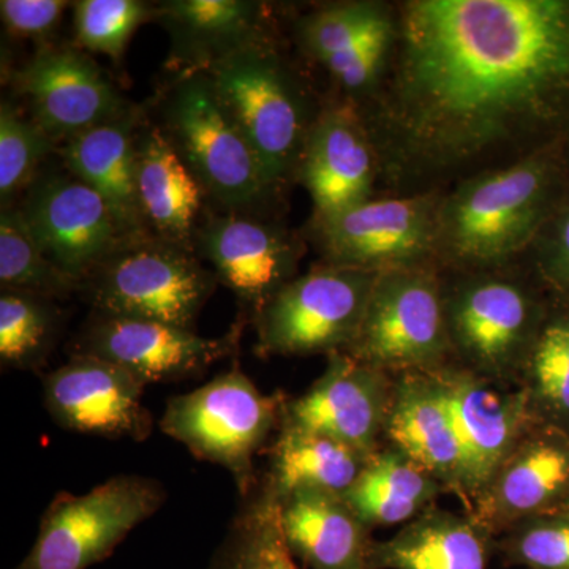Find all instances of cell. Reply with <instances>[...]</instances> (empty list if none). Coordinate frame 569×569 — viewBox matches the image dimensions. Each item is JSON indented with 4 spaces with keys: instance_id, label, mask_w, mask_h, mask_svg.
<instances>
[{
    "instance_id": "cell-1",
    "label": "cell",
    "mask_w": 569,
    "mask_h": 569,
    "mask_svg": "<svg viewBox=\"0 0 569 569\" xmlns=\"http://www.w3.org/2000/svg\"><path fill=\"white\" fill-rule=\"evenodd\" d=\"M389 126L443 167L569 126V0H418L400 24Z\"/></svg>"
},
{
    "instance_id": "cell-2",
    "label": "cell",
    "mask_w": 569,
    "mask_h": 569,
    "mask_svg": "<svg viewBox=\"0 0 569 569\" xmlns=\"http://www.w3.org/2000/svg\"><path fill=\"white\" fill-rule=\"evenodd\" d=\"M219 282L194 253L157 236L129 238L81 283L96 313L194 331Z\"/></svg>"
},
{
    "instance_id": "cell-3",
    "label": "cell",
    "mask_w": 569,
    "mask_h": 569,
    "mask_svg": "<svg viewBox=\"0 0 569 569\" xmlns=\"http://www.w3.org/2000/svg\"><path fill=\"white\" fill-rule=\"evenodd\" d=\"M159 129L222 212L252 213L271 197L274 189L208 74L174 78Z\"/></svg>"
},
{
    "instance_id": "cell-4",
    "label": "cell",
    "mask_w": 569,
    "mask_h": 569,
    "mask_svg": "<svg viewBox=\"0 0 569 569\" xmlns=\"http://www.w3.org/2000/svg\"><path fill=\"white\" fill-rule=\"evenodd\" d=\"M556 170L529 157L460 187L437 217V239L463 261L492 263L519 252L552 216Z\"/></svg>"
},
{
    "instance_id": "cell-5",
    "label": "cell",
    "mask_w": 569,
    "mask_h": 569,
    "mask_svg": "<svg viewBox=\"0 0 569 569\" xmlns=\"http://www.w3.org/2000/svg\"><path fill=\"white\" fill-rule=\"evenodd\" d=\"M279 415V400L263 395L234 365L203 387L170 397L159 426L194 459L224 468L246 498L254 488V456Z\"/></svg>"
},
{
    "instance_id": "cell-6",
    "label": "cell",
    "mask_w": 569,
    "mask_h": 569,
    "mask_svg": "<svg viewBox=\"0 0 569 569\" xmlns=\"http://www.w3.org/2000/svg\"><path fill=\"white\" fill-rule=\"evenodd\" d=\"M206 74L276 189L298 170L313 126L295 78L269 41L228 56Z\"/></svg>"
},
{
    "instance_id": "cell-7",
    "label": "cell",
    "mask_w": 569,
    "mask_h": 569,
    "mask_svg": "<svg viewBox=\"0 0 569 569\" xmlns=\"http://www.w3.org/2000/svg\"><path fill=\"white\" fill-rule=\"evenodd\" d=\"M167 500L157 479L118 475L82 496H56L28 556L13 569H89L152 518Z\"/></svg>"
},
{
    "instance_id": "cell-8",
    "label": "cell",
    "mask_w": 569,
    "mask_h": 569,
    "mask_svg": "<svg viewBox=\"0 0 569 569\" xmlns=\"http://www.w3.org/2000/svg\"><path fill=\"white\" fill-rule=\"evenodd\" d=\"M377 277L367 269L328 264L291 280L254 316V351L290 356L350 347Z\"/></svg>"
},
{
    "instance_id": "cell-9",
    "label": "cell",
    "mask_w": 569,
    "mask_h": 569,
    "mask_svg": "<svg viewBox=\"0 0 569 569\" xmlns=\"http://www.w3.org/2000/svg\"><path fill=\"white\" fill-rule=\"evenodd\" d=\"M17 208L44 254L80 283L130 238L103 198L67 168L41 171Z\"/></svg>"
},
{
    "instance_id": "cell-10",
    "label": "cell",
    "mask_w": 569,
    "mask_h": 569,
    "mask_svg": "<svg viewBox=\"0 0 569 569\" xmlns=\"http://www.w3.org/2000/svg\"><path fill=\"white\" fill-rule=\"evenodd\" d=\"M244 326L246 321L238 320L223 336L201 337L178 326L96 313L74 340L71 355L112 362L146 387L174 383L201 376L234 355Z\"/></svg>"
},
{
    "instance_id": "cell-11",
    "label": "cell",
    "mask_w": 569,
    "mask_h": 569,
    "mask_svg": "<svg viewBox=\"0 0 569 569\" xmlns=\"http://www.w3.org/2000/svg\"><path fill=\"white\" fill-rule=\"evenodd\" d=\"M13 88L28 102L32 121L56 142L70 141L132 108L77 48H40L13 74Z\"/></svg>"
},
{
    "instance_id": "cell-12",
    "label": "cell",
    "mask_w": 569,
    "mask_h": 569,
    "mask_svg": "<svg viewBox=\"0 0 569 569\" xmlns=\"http://www.w3.org/2000/svg\"><path fill=\"white\" fill-rule=\"evenodd\" d=\"M144 388L122 367L71 355L67 365L43 378V406L69 432L144 441L153 429L151 411L142 403Z\"/></svg>"
},
{
    "instance_id": "cell-13",
    "label": "cell",
    "mask_w": 569,
    "mask_h": 569,
    "mask_svg": "<svg viewBox=\"0 0 569 569\" xmlns=\"http://www.w3.org/2000/svg\"><path fill=\"white\" fill-rule=\"evenodd\" d=\"M445 340L437 284L425 274L378 276L361 328L350 348L366 365L407 366L429 361Z\"/></svg>"
},
{
    "instance_id": "cell-14",
    "label": "cell",
    "mask_w": 569,
    "mask_h": 569,
    "mask_svg": "<svg viewBox=\"0 0 569 569\" xmlns=\"http://www.w3.org/2000/svg\"><path fill=\"white\" fill-rule=\"evenodd\" d=\"M193 246L208 258L217 280L233 291L253 318L293 280L298 247L280 228L253 213L206 216Z\"/></svg>"
},
{
    "instance_id": "cell-15",
    "label": "cell",
    "mask_w": 569,
    "mask_h": 569,
    "mask_svg": "<svg viewBox=\"0 0 569 569\" xmlns=\"http://www.w3.org/2000/svg\"><path fill=\"white\" fill-rule=\"evenodd\" d=\"M437 217L426 198L369 200L318 219V234L329 264L373 271L426 253L437 241Z\"/></svg>"
},
{
    "instance_id": "cell-16",
    "label": "cell",
    "mask_w": 569,
    "mask_h": 569,
    "mask_svg": "<svg viewBox=\"0 0 569 569\" xmlns=\"http://www.w3.org/2000/svg\"><path fill=\"white\" fill-rule=\"evenodd\" d=\"M298 171L316 204L317 219L369 201L376 164L353 108H331L313 121Z\"/></svg>"
},
{
    "instance_id": "cell-17",
    "label": "cell",
    "mask_w": 569,
    "mask_h": 569,
    "mask_svg": "<svg viewBox=\"0 0 569 569\" xmlns=\"http://www.w3.org/2000/svg\"><path fill=\"white\" fill-rule=\"evenodd\" d=\"M380 381L369 365L331 353L323 377L288 410L287 425L320 433L367 456L383 425Z\"/></svg>"
},
{
    "instance_id": "cell-18",
    "label": "cell",
    "mask_w": 569,
    "mask_h": 569,
    "mask_svg": "<svg viewBox=\"0 0 569 569\" xmlns=\"http://www.w3.org/2000/svg\"><path fill=\"white\" fill-rule=\"evenodd\" d=\"M170 33L168 69L174 78L206 73L213 63L266 37L263 3L246 0H171L157 7V18Z\"/></svg>"
},
{
    "instance_id": "cell-19",
    "label": "cell",
    "mask_w": 569,
    "mask_h": 569,
    "mask_svg": "<svg viewBox=\"0 0 569 569\" xmlns=\"http://www.w3.org/2000/svg\"><path fill=\"white\" fill-rule=\"evenodd\" d=\"M142 118L130 108L121 118L63 142V167L92 187L110 206L130 238L149 234L137 187V133Z\"/></svg>"
},
{
    "instance_id": "cell-20",
    "label": "cell",
    "mask_w": 569,
    "mask_h": 569,
    "mask_svg": "<svg viewBox=\"0 0 569 569\" xmlns=\"http://www.w3.org/2000/svg\"><path fill=\"white\" fill-rule=\"evenodd\" d=\"M137 187L149 234L194 247L206 192L159 127L137 133Z\"/></svg>"
},
{
    "instance_id": "cell-21",
    "label": "cell",
    "mask_w": 569,
    "mask_h": 569,
    "mask_svg": "<svg viewBox=\"0 0 569 569\" xmlns=\"http://www.w3.org/2000/svg\"><path fill=\"white\" fill-rule=\"evenodd\" d=\"M438 387L458 433L462 455L459 481L467 488H481L507 458L522 406L467 377L448 378Z\"/></svg>"
},
{
    "instance_id": "cell-22",
    "label": "cell",
    "mask_w": 569,
    "mask_h": 569,
    "mask_svg": "<svg viewBox=\"0 0 569 569\" xmlns=\"http://www.w3.org/2000/svg\"><path fill=\"white\" fill-rule=\"evenodd\" d=\"M280 503V527L296 560L312 569H370L365 523L342 497L301 490Z\"/></svg>"
},
{
    "instance_id": "cell-23",
    "label": "cell",
    "mask_w": 569,
    "mask_h": 569,
    "mask_svg": "<svg viewBox=\"0 0 569 569\" xmlns=\"http://www.w3.org/2000/svg\"><path fill=\"white\" fill-rule=\"evenodd\" d=\"M366 463V456L335 438L284 426L272 451L266 489L279 501L301 490L343 497Z\"/></svg>"
},
{
    "instance_id": "cell-24",
    "label": "cell",
    "mask_w": 569,
    "mask_h": 569,
    "mask_svg": "<svg viewBox=\"0 0 569 569\" xmlns=\"http://www.w3.org/2000/svg\"><path fill=\"white\" fill-rule=\"evenodd\" d=\"M485 539L466 520L448 515L419 519L381 545H372L370 569H486Z\"/></svg>"
},
{
    "instance_id": "cell-25",
    "label": "cell",
    "mask_w": 569,
    "mask_h": 569,
    "mask_svg": "<svg viewBox=\"0 0 569 569\" xmlns=\"http://www.w3.org/2000/svg\"><path fill=\"white\" fill-rule=\"evenodd\" d=\"M388 426L397 447L422 470L459 479L462 455L458 433L438 385L403 388Z\"/></svg>"
},
{
    "instance_id": "cell-26",
    "label": "cell",
    "mask_w": 569,
    "mask_h": 569,
    "mask_svg": "<svg viewBox=\"0 0 569 569\" xmlns=\"http://www.w3.org/2000/svg\"><path fill=\"white\" fill-rule=\"evenodd\" d=\"M531 320L529 298L507 282L478 283L460 296L455 326L460 342L486 362H500L520 346Z\"/></svg>"
},
{
    "instance_id": "cell-27",
    "label": "cell",
    "mask_w": 569,
    "mask_h": 569,
    "mask_svg": "<svg viewBox=\"0 0 569 569\" xmlns=\"http://www.w3.org/2000/svg\"><path fill=\"white\" fill-rule=\"evenodd\" d=\"M496 507L503 516H527L569 501V436L552 430L531 441L512 460L496 488Z\"/></svg>"
},
{
    "instance_id": "cell-28",
    "label": "cell",
    "mask_w": 569,
    "mask_h": 569,
    "mask_svg": "<svg viewBox=\"0 0 569 569\" xmlns=\"http://www.w3.org/2000/svg\"><path fill=\"white\" fill-rule=\"evenodd\" d=\"M433 493L427 471L406 455L367 460L343 500L365 526H395L413 518Z\"/></svg>"
},
{
    "instance_id": "cell-29",
    "label": "cell",
    "mask_w": 569,
    "mask_h": 569,
    "mask_svg": "<svg viewBox=\"0 0 569 569\" xmlns=\"http://www.w3.org/2000/svg\"><path fill=\"white\" fill-rule=\"evenodd\" d=\"M206 569H301L283 538L279 500L268 489L246 497Z\"/></svg>"
},
{
    "instance_id": "cell-30",
    "label": "cell",
    "mask_w": 569,
    "mask_h": 569,
    "mask_svg": "<svg viewBox=\"0 0 569 569\" xmlns=\"http://www.w3.org/2000/svg\"><path fill=\"white\" fill-rule=\"evenodd\" d=\"M0 284L2 291L40 296L50 301L81 290V283L40 249L17 206L2 208L0 213Z\"/></svg>"
},
{
    "instance_id": "cell-31",
    "label": "cell",
    "mask_w": 569,
    "mask_h": 569,
    "mask_svg": "<svg viewBox=\"0 0 569 569\" xmlns=\"http://www.w3.org/2000/svg\"><path fill=\"white\" fill-rule=\"evenodd\" d=\"M59 312L50 299L18 291L0 295V361L14 370H39L59 332Z\"/></svg>"
},
{
    "instance_id": "cell-32",
    "label": "cell",
    "mask_w": 569,
    "mask_h": 569,
    "mask_svg": "<svg viewBox=\"0 0 569 569\" xmlns=\"http://www.w3.org/2000/svg\"><path fill=\"white\" fill-rule=\"evenodd\" d=\"M56 142L50 134L26 118L11 102L0 104V200L2 208L14 206V198L26 193Z\"/></svg>"
},
{
    "instance_id": "cell-33",
    "label": "cell",
    "mask_w": 569,
    "mask_h": 569,
    "mask_svg": "<svg viewBox=\"0 0 569 569\" xmlns=\"http://www.w3.org/2000/svg\"><path fill=\"white\" fill-rule=\"evenodd\" d=\"M156 18L157 7L138 0H80L73 3L74 39L78 47L118 61L137 29Z\"/></svg>"
},
{
    "instance_id": "cell-34",
    "label": "cell",
    "mask_w": 569,
    "mask_h": 569,
    "mask_svg": "<svg viewBox=\"0 0 569 569\" xmlns=\"http://www.w3.org/2000/svg\"><path fill=\"white\" fill-rule=\"evenodd\" d=\"M385 17L373 3L350 2L309 14L299 24V41L317 61L325 63L347 50Z\"/></svg>"
},
{
    "instance_id": "cell-35",
    "label": "cell",
    "mask_w": 569,
    "mask_h": 569,
    "mask_svg": "<svg viewBox=\"0 0 569 569\" xmlns=\"http://www.w3.org/2000/svg\"><path fill=\"white\" fill-rule=\"evenodd\" d=\"M531 372L539 399L553 417L569 421V317L546 326L535 347Z\"/></svg>"
},
{
    "instance_id": "cell-36",
    "label": "cell",
    "mask_w": 569,
    "mask_h": 569,
    "mask_svg": "<svg viewBox=\"0 0 569 569\" xmlns=\"http://www.w3.org/2000/svg\"><path fill=\"white\" fill-rule=\"evenodd\" d=\"M392 37V21L385 14L365 36L359 37L347 50L332 56L323 66L347 91H365L376 81Z\"/></svg>"
},
{
    "instance_id": "cell-37",
    "label": "cell",
    "mask_w": 569,
    "mask_h": 569,
    "mask_svg": "<svg viewBox=\"0 0 569 569\" xmlns=\"http://www.w3.org/2000/svg\"><path fill=\"white\" fill-rule=\"evenodd\" d=\"M535 520L507 546L512 563L530 569H569V512Z\"/></svg>"
},
{
    "instance_id": "cell-38",
    "label": "cell",
    "mask_w": 569,
    "mask_h": 569,
    "mask_svg": "<svg viewBox=\"0 0 569 569\" xmlns=\"http://www.w3.org/2000/svg\"><path fill=\"white\" fill-rule=\"evenodd\" d=\"M71 6L66 0H2L0 18L11 36L44 41L54 33Z\"/></svg>"
},
{
    "instance_id": "cell-39",
    "label": "cell",
    "mask_w": 569,
    "mask_h": 569,
    "mask_svg": "<svg viewBox=\"0 0 569 569\" xmlns=\"http://www.w3.org/2000/svg\"><path fill=\"white\" fill-rule=\"evenodd\" d=\"M541 257L549 279L569 298V204L550 216L541 230Z\"/></svg>"
},
{
    "instance_id": "cell-40",
    "label": "cell",
    "mask_w": 569,
    "mask_h": 569,
    "mask_svg": "<svg viewBox=\"0 0 569 569\" xmlns=\"http://www.w3.org/2000/svg\"><path fill=\"white\" fill-rule=\"evenodd\" d=\"M563 511H568L569 512V501L567 503V507L563 508Z\"/></svg>"
}]
</instances>
